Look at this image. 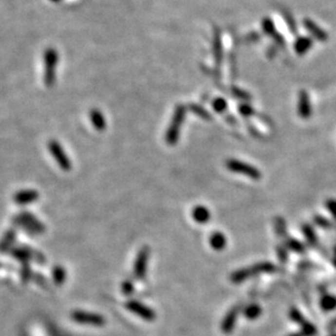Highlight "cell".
<instances>
[{"label":"cell","mask_w":336,"mask_h":336,"mask_svg":"<svg viewBox=\"0 0 336 336\" xmlns=\"http://www.w3.org/2000/svg\"><path fill=\"white\" fill-rule=\"evenodd\" d=\"M127 309L130 310L131 312H133L134 315H136L138 317H141L142 319L146 321H153L156 319V314L151 308H149L147 306L143 305L141 301L137 300H129L125 304Z\"/></svg>","instance_id":"obj_9"},{"label":"cell","mask_w":336,"mask_h":336,"mask_svg":"<svg viewBox=\"0 0 336 336\" xmlns=\"http://www.w3.org/2000/svg\"><path fill=\"white\" fill-rule=\"evenodd\" d=\"M243 314H244V317L246 319L253 321L259 318L261 314H262V309H261V307L259 305L250 304L243 309Z\"/></svg>","instance_id":"obj_22"},{"label":"cell","mask_w":336,"mask_h":336,"mask_svg":"<svg viewBox=\"0 0 336 336\" xmlns=\"http://www.w3.org/2000/svg\"><path fill=\"white\" fill-rule=\"evenodd\" d=\"M312 45H314V43H312V39L309 37H298L295 41V45H294V49L298 55L302 56L312 47Z\"/></svg>","instance_id":"obj_19"},{"label":"cell","mask_w":336,"mask_h":336,"mask_svg":"<svg viewBox=\"0 0 336 336\" xmlns=\"http://www.w3.org/2000/svg\"><path fill=\"white\" fill-rule=\"evenodd\" d=\"M10 254L12 255V257H15L16 259L20 260L21 262H29L30 260L33 259L35 261H38L40 263L45 262V258L43 255H40L39 253H37V251L29 248V247H16V248H12L10 250Z\"/></svg>","instance_id":"obj_8"},{"label":"cell","mask_w":336,"mask_h":336,"mask_svg":"<svg viewBox=\"0 0 336 336\" xmlns=\"http://www.w3.org/2000/svg\"><path fill=\"white\" fill-rule=\"evenodd\" d=\"M320 307L321 309L329 312L333 311L336 309V296L332 295V294H324L320 298Z\"/></svg>","instance_id":"obj_20"},{"label":"cell","mask_w":336,"mask_h":336,"mask_svg":"<svg viewBox=\"0 0 336 336\" xmlns=\"http://www.w3.org/2000/svg\"><path fill=\"white\" fill-rule=\"evenodd\" d=\"M298 114L302 119H307L311 115V105L306 91H301L298 97Z\"/></svg>","instance_id":"obj_12"},{"label":"cell","mask_w":336,"mask_h":336,"mask_svg":"<svg viewBox=\"0 0 336 336\" xmlns=\"http://www.w3.org/2000/svg\"><path fill=\"white\" fill-rule=\"evenodd\" d=\"M282 241H283V244L285 245L286 248L288 250L293 251V253H296V254H299V255H305L307 253L306 246L302 244L300 241H298L297 239H294V237L289 236L288 234L284 236Z\"/></svg>","instance_id":"obj_13"},{"label":"cell","mask_w":336,"mask_h":336,"mask_svg":"<svg viewBox=\"0 0 336 336\" xmlns=\"http://www.w3.org/2000/svg\"><path fill=\"white\" fill-rule=\"evenodd\" d=\"M279 271L280 268L277 267L274 263L269 262V261H262V262L255 263L247 268L236 270V271L231 274L230 281L233 284H240L243 282H246L247 280L254 278L256 275L263 273H275Z\"/></svg>","instance_id":"obj_1"},{"label":"cell","mask_w":336,"mask_h":336,"mask_svg":"<svg viewBox=\"0 0 336 336\" xmlns=\"http://www.w3.org/2000/svg\"><path fill=\"white\" fill-rule=\"evenodd\" d=\"M133 292H134L133 282L130 281V280H128V281H124L122 284V293L124 294V295L130 296V295H132Z\"/></svg>","instance_id":"obj_32"},{"label":"cell","mask_w":336,"mask_h":336,"mask_svg":"<svg viewBox=\"0 0 336 336\" xmlns=\"http://www.w3.org/2000/svg\"><path fill=\"white\" fill-rule=\"evenodd\" d=\"M184 114L185 112L183 110V108H179V110L176 111V114H175V119H174V124H173V130H171V135L170 137L172 141H175L176 137H177V132H179V127L180 124L182 123V121H183L184 118Z\"/></svg>","instance_id":"obj_25"},{"label":"cell","mask_w":336,"mask_h":336,"mask_svg":"<svg viewBox=\"0 0 336 336\" xmlns=\"http://www.w3.org/2000/svg\"><path fill=\"white\" fill-rule=\"evenodd\" d=\"M302 23H304L305 29L309 32L316 39L321 41L328 39V34H326L325 31L322 30L319 25H317L314 21L310 20V19H305Z\"/></svg>","instance_id":"obj_14"},{"label":"cell","mask_w":336,"mask_h":336,"mask_svg":"<svg viewBox=\"0 0 336 336\" xmlns=\"http://www.w3.org/2000/svg\"><path fill=\"white\" fill-rule=\"evenodd\" d=\"M226 168L230 171L234 173H239L242 175H245L247 177H250L253 180H260L261 179V172L255 168L254 166H250L248 163L243 162L237 159H230L225 163Z\"/></svg>","instance_id":"obj_3"},{"label":"cell","mask_w":336,"mask_h":336,"mask_svg":"<svg viewBox=\"0 0 336 336\" xmlns=\"http://www.w3.org/2000/svg\"><path fill=\"white\" fill-rule=\"evenodd\" d=\"M288 336H302L301 333H293V334H289Z\"/></svg>","instance_id":"obj_37"},{"label":"cell","mask_w":336,"mask_h":336,"mask_svg":"<svg viewBox=\"0 0 336 336\" xmlns=\"http://www.w3.org/2000/svg\"><path fill=\"white\" fill-rule=\"evenodd\" d=\"M193 219L194 220L200 223L205 224L210 221V218H211V214H210L209 209H207L205 206H196L193 210Z\"/></svg>","instance_id":"obj_17"},{"label":"cell","mask_w":336,"mask_h":336,"mask_svg":"<svg viewBox=\"0 0 336 336\" xmlns=\"http://www.w3.org/2000/svg\"><path fill=\"white\" fill-rule=\"evenodd\" d=\"M209 242H210V246H211L212 248L217 251L223 250L227 244L226 236L221 232H213L212 235L210 236Z\"/></svg>","instance_id":"obj_16"},{"label":"cell","mask_w":336,"mask_h":336,"mask_svg":"<svg viewBox=\"0 0 336 336\" xmlns=\"http://www.w3.org/2000/svg\"><path fill=\"white\" fill-rule=\"evenodd\" d=\"M239 112L245 118H249V116L255 114V109L249 104H242L239 106Z\"/></svg>","instance_id":"obj_31"},{"label":"cell","mask_w":336,"mask_h":336,"mask_svg":"<svg viewBox=\"0 0 336 336\" xmlns=\"http://www.w3.org/2000/svg\"><path fill=\"white\" fill-rule=\"evenodd\" d=\"M16 239H17V232L13 230V228L8 230L6 233H4L3 236L1 237V240H0V253L4 254L10 250Z\"/></svg>","instance_id":"obj_15"},{"label":"cell","mask_w":336,"mask_h":336,"mask_svg":"<svg viewBox=\"0 0 336 336\" xmlns=\"http://www.w3.org/2000/svg\"><path fill=\"white\" fill-rule=\"evenodd\" d=\"M0 267H1V264H0Z\"/></svg>","instance_id":"obj_39"},{"label":"cell","mask_w":336,"mask_h":336,"mask_svg":"<svg viewBox=\"0 0 336 336\" xmlns=\"http://www.w3.org/2000/svg\"><path fill=\"white\" fill-rule=\"evenodd\" d=\"M149 256H150V249L148 246L142 247L137 253L136 259L134 262V275L138 280H143L146 277Z\"/></svg>","instance_id":"obj_7"},{"label":"cell","mask_w":336,"mask_h":336,"mask_svg":"<svg viewBox=\"0 0 336 336\" xmlns=\"http://www.w3.org/2000/svg\"><path fill=\"white\" fill-rule=\"evenodd\" d=\"M21 278L23 283H27L32 278V271L29 262H22V269H21Z\"/></svg>","instance_id":"obj_29"},{"label":"cell","mask_w":336,"mask_h":336,"mask_svg":"<svg viewBox=\"0 0 336 336\" xmlns=\"http://www.w3.org/2000/svg\"><path fill=\"white\" fill-rule=\"evenodd\" d=\"M13 222H15L17 226L32 233V234H40V233L45 231L44 224H41L35 217H33L31 213L27 212L19 214L13 219Z\"/></svg>","instance_id":"obj_2"},{"label":"cell","mask_w":336,"mask_h":336,"mask_svg":"<svg viewBox=\"0 0 336 336\" xmlns=\"http://www.w3.org/2000/svg\"><path fill=\"white\" fill-rule=\"evenodd\" d=\"M332 336H336V335H332Z\"/></svg>","instance_id":"obj_38"},{"label":"cell","mask_w":336,"mask_h":336,"mask_svg":"<svg viewBox=\"0 0 336 336\" xmlns=\"http://www.w3.org/2000/svg\"><path fill=\"white\" fill-rule=\"evenodd\" d=\"M325 207L329 210V212L332 214L336 220V199H328L325 202Z\"/></svg>","instance_id":"obj_33"},{"label":"cell","mask_w":336,"mask_h":336,"mask_svg":"<svg viewBox=\"0 0 336 336\" xmlns=\"http://www.w3.org/2000/svg\"><path fill=\"white\" fill-rule=\"evenodd\" d=\"M212 107L214 110L219 112V113H222V112L227 109V102L225 99H223V98H217V99L213 100Z\"/></svg>","instance_id":"obj_30"},{"label":"cell","mask_w":336,"mask_h":336,"mask_svg":"<svg viewBox=\"0 0 336 336\" xmlns=\"http://www.w3.org/2000/svg\"><path fill=\"white\" fill-rule=\"evenodd\" d=\"M314 222L316 225H318L321 228H324L326 231H333L336 232V223L330 221L329 219H326L323 216H319V214H316L314 217Z\"/></svg>","instance_id":"obj_23"},{"label":"cell","mask_w":336,"mask_h":336,"mask_svg":"<svg viewBox=\"0 0 336 336\" xmlns=\"http://www.w3.org/2000/svg\"><path fill=\"white\" fill-rule=\"evenodd\" d=\"M277 256L279 260L282 263H285L288 261V249L284 244H280L277 246Z\"/></svg>","instance_id":"obj_28"},{"label":"cell","mask_w":336,"mask_h":336,"mask_svg":"<svg viewBox=\"0 0 336 336\" xmlns=\"http://www.w3.org/2000/svg\"><path fill=\"white\" fill-rule=\"evenodd\" d=\"M38 198V194L35 190H24L15 195V202L19 205H26L33 202H36Z\"/></svg>","instance_id":"obj_18"},{"label":"cell","mask_w":336,"mask_h":336,"mask_svg":"<svg viewBox=\"0 0 336 336\" xmlns=\"http://www.w3.org/2000/svg\"><path fill=\"white\" fill-rule=\"evenodd\" d=\"M333 251H334V256H333V260L332 261H333V264L335 265V268H336V245L334 246V250Z\"/></svg>","instance_id":"obj_36"},{"label":"cell","mask_w":336,"mask_h":336,"mask_svg":"<svg viewBox=\"0 0 336 336\" xmlns=\"http://www.w3.org/2000/svg\"><path fill=\"white\" fill-rule=\"evenodd\" d=\"M213 55L216 58V62L218 65H220L222 62V43H221V37L220 33L216 32L214 33V39H213Z\"/></svg>","instance_id":"obj_24"},{"label":"cell","mask_w":336,"mask_h":336,"mask_svg":"<svg viewBox=\"0 0 336 336\" xmlns=\"http://www.w3.org/2000/svg\"><path fill=\"white\" fill-rule=\"evenodd\" d=\"M71 318L73 319V321H75L76 323L80 324L102 326L106 323V319L102 316L82 310H74L71 314Z\"/></svg>","instance_id":"obj_5"},{"label":"cell","mask_w":336,"mask_h":336,"mask_svg":"<svg viewBox=\"0 0 336 336\" xmlns=\"http://www.w3.org/2000/svg\"><path fill=\"white\" fill-rule=\"evenodd\" d=\"M273 227H274L275 234H277V236L280 237V239H281V240L286 234H288V233H287V224H286L285 219H284L283 217H280L279 216V217H275L274 218Z\"/></svg>","instance_id":"obj_21"},{"label":"cell","mask_w":336,"mask_h":336,"mask_svg":"<svg viewBox=\"0 0 336 336\" xmlns=\"http://www.w3.org/2000/svg\"><path fill=\"white\" fill-rule=\"evenodd\" d=\"M241 312H243V305L241 302L233 306L231 309L226 312L221 322V331L223 334H231L233 331H234L237 323V319H239Z\"/></svg>","instance_id":"obj_6"},{"label":"cell","mask_w":336,"mask_h":336,"mask_svg":"<svg viewBox=\"0 0 336 336\" xmlns=\"http://www.w3.org/2000/svg\"><path fill=\"white\" fill-rule=\"evenodd\" d=\"M194 109L196 111L195 113L200 115V116H202V118H204V119H211V116H210V114L204 108H202V107H196L195 106Z\"/></svg>","instance_id":"obj_34"},{"label":"cell","mask_w":336,"mask_h":336,"mask_svg":"<svg viewBox=\"0 0 336 336\" xmlns=\"http://www.w3.org/2000/svg\"><path fill=\"white\" fill-rule=\"evenodd\" d=\"M65 278H67L65 270L61 267V265H56L53 270L54 282L57 284V285H62L65 281Z\"/></svg>","instance_id":"obj_26"},{"label":"cell","mask_w":336,"mask_h":336,"mask_svg":"<svg viewBox=\"0 0 336 336\" xmlns=\"http://www.w3.org/2000/svg\"><path fill=\"white\" fill-rule=\"evenodd\" d=\"M328 330L329 331H335L336 330V318H334L332 321L330 322L329 325H328Z\"/></svg>","instance_id":"obj_35"},{"label":"cell","mask_w":336,"mask_h":336,"mask_svg":"<svg viewBox=\"0 0 336 336\" xmlns=\"http://www.w3.org/2000/svg\"><path fill=\"white\" fill-rule=\"evenodd\" d=\"M301 232H302V234H304L307 243L312 247V248L318 249L320 253L325 254L324 253L325 249L323 248V247H322L321 243H320V241L318 239V235L316 234V231L314 230V227H312L310 224H308V223L302 224V225H301Z\"/></svg>","instance_id":"obj_11"},{"label":"cell","mask_w":336,"mask_h":336,"mask_svg":"<svg viewBox=\"0 0 336 336\" xmlns=\"http://www.w3.org/2000/svg\"><path fill=\"white\" fill-rule=\"evenodd\" d=\"M262 29L264 31L265 34L271 37V38L275 41L279 47L284 48L285 47V40H284L283 36L280 34V33L275 29V25L271 19L265 18L262 20Z\"/></svg>","instance_id":"obj_10"},{"label":"cell","mask_w":336,"mask_h":336,"mask_svg":"<svg viewBox=\"0 0 336 336\" xmlns=\"http://www.w3.org/2000/svg\"><path fill=\"white\" fill-rule=\"evenodd\" d=\"M282 15H283L284 20H285V22H286L289 31H291L294 35H296L297 34L296 23H295V21H294V19H293L291 13L287 12V11H282Z\"/></svg>","instance_id":"obj_27"},{"label":"cell","mask_w":336,"mask_h":336,"mask_svg":"<svg viewBox=\"0 0 336 336\" xmlns=\"http://www.w3.org/2000/svg\"><path fill=\"white\" fill-rule=\"evenodd\" d=\"M288 316H289V319H291L294 323H296L300 326V330H301V334L302 336H317L318 335V330H317L316 326L310 323L309 321H308L304 315L301 314V312L297 309V308L293 307L291 308V310L288 312Z\"/></svg>","instance_id":"obj_4"}]
</instances>
